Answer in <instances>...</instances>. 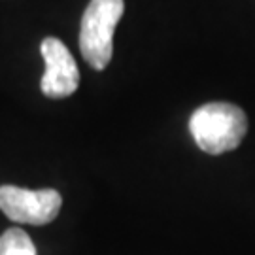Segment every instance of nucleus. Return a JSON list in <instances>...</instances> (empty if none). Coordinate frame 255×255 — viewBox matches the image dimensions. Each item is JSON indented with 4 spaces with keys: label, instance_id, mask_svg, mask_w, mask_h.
Listing matches in <instances>:
<instances>
[{
    "label": "nucleus",
    "instance_id": "obj_4",
    "mask_svg": "<svg viewBox=\"0 0 255 255\" xmlns=\"http://www.w3.org/2000/svg\"><path fill=\"white\" fill-rule=\"evenodd\" d=\"M46 61V74L42 76L40 89L49 99H66L76 93L80 85V70L72 53L59 38H44L40 46Z\"/></svg>",
    "mask_w": 255,
    "mask_h": 255
},
{
    "label": "nucleus",
    "instance_id": "obj_1",
    "mask_svg": "<svg viewBox=\"0 0 255 255\" xmlns=\"http://www.w3.org/2000/svg\"><path fill=\"white\" fill-rule=\"evenodd\" d=\"M189 130L202 151L221 155L240 146L248 132V118L235 104L208 102L193 112Z\"/></svg>",
    "mask_w": 255,
    "mask_h": 255
},
{
    "label": "nucleus",
    "instance_id": "obj_3",
    "mask_svg": "<svg viewBox=\"0 0 255 255\" xmlns=\"http://www.w3.org/2000/svg\"><path fill=\"white\" fill-rule=\"evenodd\" d=\"M63 197L55 189H23L17 185H0V210L9 219L28 225H47L61 212Z\"/></svg>",
    "mask_w": 255,
    "mask_h": 255
},
{
    "label": "nucleus",
    "instance_id": "obj_5",
    "mask_svg": "<svg viewBox=\"0 0 255 255\" xmlns=\"http://www.w3.org/2000/svg\"><path fill=\"white\" fill-rule=\"evenodd\" d=\"M0 255H36V246L25 231L8 229L0 237Z\"/></svg>",
    "mask_w": 255,
    "mask_h": 255
},
{
    "label": "nucleus",
    "instance_id": "obj_2",
    "mask_svg": "<svg viewBox=\"0 0 255 255\" xmlns=\"http://www.w3.org/2000/svg\"><path fill=\"white\" fill-rule=\"evenodd\" d=\"M125 11L123 0H91L80 27V51L95 70H104L114 55V30Z\"/></svg>",
    "mask_w": 255,
    "mask_h": 255
}]
</instances>
